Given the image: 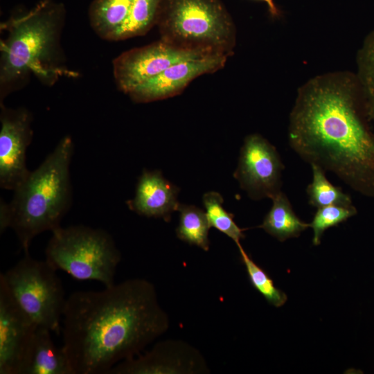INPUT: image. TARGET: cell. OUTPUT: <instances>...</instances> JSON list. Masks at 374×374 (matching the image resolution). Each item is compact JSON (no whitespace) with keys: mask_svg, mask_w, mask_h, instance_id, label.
<instances>
[{"mask_svg":"<svg viewBox=\"0 0 374 374\" xmlns=\"http://www.w3.org/2000/svg\"><path fill=\"white\" fill-rule=\"evenodd\" d=\"M169 326L154 285L144 278L127 279L66 298L62 347L73 374H108L143 352Z\"/></svg>","mask_w":374,"mask_h":374,"instance_id":"7a4b0ae2","label":"cell"},{"mask_svg":"<svg viewBox=\"0 0 374 374\" xmlns=\"http://www.w3.org/2000/svg\"><path fill=\"white\" fill-rule=\"evenodd\" d=\"M156 24L161 39L178 47L230 57L233 19L220 0H161Z\"/></svg>","mask_w":374,"mask_h":374,"instance_id":"5b68a950","label":"cell"},{"mask_svg":"<svg viewBox=\"0 0 374 374\" xmlns=\"http://www.w3.org/2000/svg\"><path fill=\"white\" fill-rule=\"evenodd\" d=\"M284 169L276 148L260 134H252L244 139L233 176L251 199H271L281 190Z\"/></svg>","mask_w":374,"mask_h":374,"instance_id":"ba28073f","label":"cell"},{"mask_svg":"<svg viewBox=\"0 0 374 374\" xmlns=\"http://www.w3.org/2000/svg\"><path fill=\"white\" fill-rule=\"evenodd\" d=\"M51 332L45 328H36L19 374H73L64 349L55 345Z\"/></svg>","mask_w":374,"mask_h":374,"instance_id":"9a60e30c","label":"cell"},{"mask_svg":"<svg viewBox=\"0 0 374 374\" xmlns=\"http://www.w3.org/2000/svg\"><path fill=\"white\" fill-rule=\"evenodd\" d=\"M133 0H96L91 12V26L100 37L121 40Z\"/></svg>","mask_w":374,"mask_h":374,"instance_id":"e0dca14e","label":"cell"},{"mask_svg":"<svg viewBox=\"0 0 374 374\" xmlns=\"http://www.w3.org/2000/svg\"><path fill=\"white\" fill-rule=\"evenodd\" d=\"M266 3L268 12L273 19H278L282 16V12L276 5L274 0H258Z\"/></svg>","mask_w":374,"mask_h":374,"instance_id":"d4e9b609","label":"cell"},{"mask_svg":"<svg viewBox=\"0 0 374 374\" xmlns=\"http://www.w3.org/2000/svg\"><path fill=\"white\" fill-rule=\"evenodd\" d=\"M60 25L53 11L40 8L4 26L8 35L1 43V99L29 75L48 85L64 75H74L58 62Z\"/></svg>","mask_w":374,"mask_h":374,"instance_id":"277c9868","label":"cell"},{"mask_svg":"<svg viewBox=\"0 0 374 374\" xmlns=\"http://www.w3.org/2000/svg\"><path fill=\"white\" fill-rule=\"evenodd\" d=\"M209 372L202 354L179 340L157 343L145 352L114 366L108 374H198Z\"/></svg>","mask_w":374,"mask_h":374,"instance_id":"30bf717a","label":"cell"},{"mask_svg":"<svg viewBox=\"0 0 374 374\" xmlns=\"http://www.w3.org/2000/svg\"><path fill=\"white\" fill-rule=\"evenodd\" d=\"M57 271L46 260L35 259L27 253L1 273L0 281L37 326L60 335L66 298Z\"/></svg>","mask_w":374,"mask_h":374,"instance_id":"52a82bcc","label":"cell"},{"mask_svg":"<svg viewBox=\"0 0 374 374\" xmlns=\"http://www.w3.org/2000/svg\"><path fill=\"white\" fill-rule=\"evenodd\" d=\"M161 0H133L121 40L145 34L157 23Z\"/></svg>","mask_w":374,"mask_h":374,"instance_id":"7402d4cb","label":"cell"},{"mask_svg":"<svg viewBox=\"0 0 374 374\" xmlns=\"http://www.w3.org/2000/svg\"><path fill=\"white\" fill-rule=\"evenodd\" d=\"M355 73L316 75L301 85L289 116L287 140L304 161L374 197V131Z\"/></svg>","mask_w":374,"mask_h":374,"instance_id":"6da1fadb","label":"cell"},{"mask_svg":"<svg viewBox=\"0 0 374 374\" xmlns=\"http://www.w3.org/2000/svg\"><path fill=\"white\" fill-rule=\"evenodd\" d=\"M73 144L64 136L54 150L14 190L9 204L1 203L0 231L10 228L24 253L39 234L60 227L71 199L70 163Z\"/></svg>","mask_w":374,"mask_h":374,"instance_id":"3957f363","label":"cell"},{"mask_svg":"<svg viewBox=\"0 0 374 374\" xmlns=\"http://www.w3.org/2000/svg\"><path fill=\"white\" fill-rule=\"evenodd\" d=\"M222 195L215 191L208 192L203 195V203L211 227H214L232 239L236 245L245 238L243 231L233 220V215L223 207Z\"/></svg>","mask_w":374,"mask_h":374,"instance_id":"44dd1931","label":"cell"},{"mask_svg":"<svg viewBox=\"0 0 374 374\" xmlns=\"http://www.w3.org/2000/svg\"><path fill=\"white\" fill-rule=\"evenodd\" d=\"M354 205H329L317 208L310 227L313 230L312 244L317 246L321 243V237L326 230L336 226L357 214Z\"/></svg>","mask_w":374,"mask_h":374,"instance_id":"cb8c5ba5","label":"cell"},{"mask_svg":"<svg viewBox=\"0 0 374 374\" xmlns=\"http://www.w3.org/2000/svg\"><path fill=\"white\" fill-rule=\"evenodd\" d=\"M312 180L306 188L310 205L320 208L329 205L352 206L351 197L341 188L333 185L326 177V171L316 165H310Z\"/></svg>","mask_w":374,"mask_h":374,"instance_id":"ffe728a7","label":"cell"},{"mask_svg":"<svg viewBox=\"0 0 374 374\" xmlns=\"http://www.w3.org/2000/svg\"><path fill=\"white\" fill-rule=\"evenodd\" d=\"M357 67L364 110L369 121H374V30L366 36L357 53Z\"/></svg>","mask_w":374,"mask_h":374,"instance_id":"d6986e66","label":"cell"},{"mask_svg":"<svg viewBox=\"0 0 374 374\" xmlns=\"http://www.w3.org/2000/svg\"><path fill=\"white\" fill-rule=\"evenodd\" d=\"M179 189L166 180L159 171L144 170L140 177L135 197L127 202L130 208L139 215L148 217L170 220V215L177 211Z\"/></svg>","mask_w":374,"mask_h":374,"instance_id":"5bb4252c","label":"cell"},{"mask_svg":"<svg viewBox=\"0 0 374 374\" xmlns=\"http://www.w3.org/2000/svg\"><path fill=\"white\" fill-rule=\"evenodd\" d=\"M229 56L211 54L177 62L141 84L128 95L136 103H149L179 94L196 78L223 68Z\"/></svg>","mask_w":374,"mask_h":374,"instance_id":"7c38bea8","label":"cell"},{"mask_svg":"<svg viewBox=\"0 0 374 374\" xmlns=\"http://www.w3.org/2000/svg\"><path fill=\"white\" fill-rule=\"evenodd\" d=\"M37 327L0 281V374H19Z\"/></svg>","mask_w":374,"mask_h":374,"instance_id":"4fadbf2b","label":"cell"},{"mask_svg":"<svg viewBox=\"0 0 374 374\" xmlns=\"http://www.w3.org/2000/svg\"><path fill=\"white\" fill-rule=\"evenodd\" d=\"M0 186L15 190L28 176L26 153L31 142L30 114L24 109L1 105Z\"/></svg>","mask_w":374,"mask_h":374,"instance_id":"8fae6325","label":"cell"},{"mask_svg":"<svg viewBox=\"0 0 374 374\" xmlns=\"http://www.w3.org/2000/svg\"><path fill=\"white\" fill-rule=\"evenodd\" d=\"M237 246L252 286L270 305L276 308L283 306L287 299L286 294L274 285L271 278L251 258L241 244Z\"/></svg>","mask_w":374,"mask_h":374,"instance_id":"603a6c76","label":"cell"},{"mask_svg":"<svg viewBox=\"0 0 374 374\" xmlns=\"http://www.w3.org/2000/svg\"><path fill=\"white\" fill-rule=\"evenodd\" d=\"M211 54L217 53L185 49L160 39L121 54L113 62L114 76L119 89L128 94L174 64Z\"/></svg>","mask_w":374,"mask_h":374,"instance_id":"9c48e42d","label":"cell"},{"mask_svg":"<svg viewBox=\"0 0 374 374\" xmlns=\"http://www.w3.org/2000/svg\"><path fill=\"white\" fill-rule=\"evenodd\" d=\"M46 260L57 270L79 280L115 284L121 255L112 236L99 229L77 225L52 232L45 249Z\"/></svg>","mask_w":374,"mask_h":374,"instance_id":"8992f818","label":"cell"},{"mask_svg":"<svg viewBox=\"0 0 374 374\" xmlns=\"http://www.w3.org/2000/svg\"><path fill=\"white\" fill-rule=\"evenodd\" d=\"M177 211L180 213L179 223L176 229L179 239L208 251L211 226L206 212L195 206L185 204H179Z\"/></svg>","mask_w":374,"mask_h":374,"instance_id":"ac0fdd59","label":"cell"},{"mask_svg":"<svg viewBox=\"0 0 374 374\" xmlns=\"http://www.w3.org/2000/svg\"><path fill=\"white\" fill-rule=\"evenodd\" d=\"M272 206L258 227L280 242L297 238L310 227V223L302 221L294 213L290 201L281 190L272 198Z\"/></svg>","mask_w":374,"mask_h":374,"instance_id":"2e32d148","label":"cell"}]
</instances>
